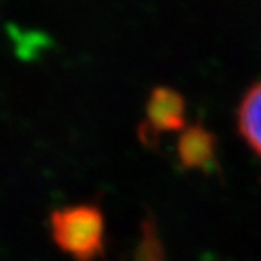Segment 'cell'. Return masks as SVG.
Segmentation results:
<instances>
[{"instance_id":"6da1fadb","label":"cell","mask_w":261,"mask_h":261,"mask_svg":"<svg viewBox=\"0 0 261 261\" xmlns=\"http://www.w3.org/2000/svg\"><path fill=\"white\" fill-rule=\"evenodd\" d=\"M51 236L76 261H94L103 250V214L96 205H69L51 212Z\"/></svg>"},{"instance_id":"7a4b0ae2","label":"cell","mask_w":261,"mask_h":261,"mask_svg":"<svg viewBox=\"0 0 261 261\" xmlns=\"http://www.w3.org/2000/svg\"><path fill=\"white\" fill-rule=\"evenodd\" d=\"M145 113L147 135L185 129V100L176 89L165 86L154 87L147 100Z\"/></svg>"},{"instance_id":"3957f363","label":"cell","mask_w":261,"mask_h":261,"mask_svg":"<svg viewBox=\"0 0 261 261\" xmlns=\"http://www.w3.org/2000/svg\"><path fill=\"white\" fill-rule=\"evenodd\" d=\"M179 163L185 169H200L212 172L218 169L216 136L201 123H194L184 129L176 145Z\"/></svg>"},{"instance_id":"277c9868","label":"cell","mask_w":261,"mask_h":261,"mask_svg":"<svg viewBox=\"0 0 261 261\" xmlns=\"http://www.w3.org/2000/svg\"><path fill=\"white\" fill-rule=\"evenodd\" d=\"M238 125L243 138L261 156V82L245 94L238 111Z\"/></svg>"},{"instance_id":"5b68a950","label":"cell","mask_w":261,"mask_h":261,"mask_svg":"<svg viewBox=\"0 0 261 261\" xmlns=\"http://www.w3.org/2000/svg\"><path fill=\"white\" fill-rule=\"evenodd\" d=\"M135 261H165L163 245L151 220H145L142 223V238L135 250Z\"/></svg>"}]
</instances>
